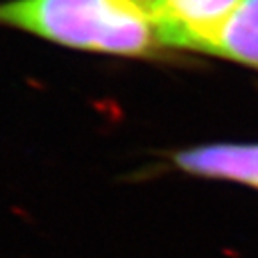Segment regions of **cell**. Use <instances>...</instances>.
<instances>
[{"label":"cell","instance_id":"1","mask_svg":"<svg viewBox=\"0 0 258 258\" xmlns=\"http://www.w3.org/2000/svg\"><path fill=\"white\" fill-rule=\"evenodd\" d=\"M0 25L56 45L122 57L165 50L147 0H9Z\"/></svg>","mask_w":258,"mask_h":258},{"label":"cell","instance_id":"2","mask_svg":"<svg viewBox=\"0 0 258 258\" xmlns=\"http://www.w3.org/2000/svg\"><path fill=\"white\" fill-rule=\"evenodd\" d=\"M165 48L208 52L242 0H147Z\"/></svg>","mask_w":258,"mask_h":258},{"label":"cell","instance_id":"3","mask_svg":"<svg viewBox=\"0 0 258 258\" xmlns=\"http://www.w3.org/2000/svg\"><path fill=\"white\" fill-rule=\"evenodd\" d=\"M172 163L181 172L258 190V142H217L176 151Z\"/></svg>","mask_w":258,"mask_h":258},{"label":"cell","instance_id":"4","mask_svg":"<svg viewBox=\"0 0 258 258\" xmlns=\"http://www.w3.org/2000/svg\"><path fill=\"white\" fill-rule=\"evenodd\" d=\"M206 54L258 70V0H242Z\"/></svg>","mask_w":258,"mask_h":258}]
</instances>
